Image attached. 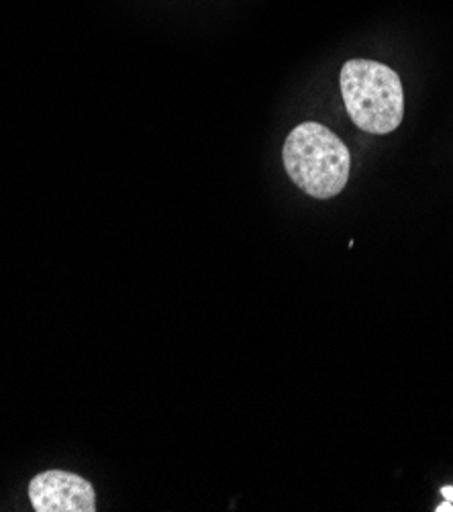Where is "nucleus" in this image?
I'll use <instances>...</instances> for the list:
<instances>
[{
  "label": "nucleus",
  "mask_w": 453,
  "mask_h": 512,
  "mask_svg": "<svg viewBox=\"0 0 453 512\" xmlns=\"http://www.w3.org/2000/svg\"><path fill=\"white\" fill-rule=\"evenodd\" d=\"M288 178L309 196L327 200L345 188L351 156L345 143L325 125L307 121L294 127L282 149Z\"/></svg>",
  "instance_id": "obj_1"
},
{
  "label": "nucleus",
  "mask_w": 453,
  "mask_h": 512,
  "mask_svg": "<svg viewBox=\"0 0 453 512\" xmlns=\"http://www.w3.org/2000/svg\"><path fill=\"white\" fill-rule=\"evenodd\" d=\"M345 109L362 131L386 135L405 117V92L400 76L372 60H349L339 76Z\"/></svg>",
  "instance_id": "obj_2"
},
{
  "label": "nucleus",
  "mask_w": 453,
  "mask_h": 512,
  "mask_svg": "<svg viewBox=\"0 0 453 512\" xmlns=\"http://www.w3.org/2000/svg\"><path fill=\"white\" fill-rule=\"evenodd\" d=\"M29 500L37 512H94L96 492L76 474L49 470L29 482Z\"/></svg>",
  "instance_id": "obj_3"
},
{
  "label": "nucleus",
  "mask_w": 453,
  "mask_h": 512,
  "mask_svg": "<svg viewBox=\"0 0 453 512\" xmlns=\"http://www.w3.org/2000/svg\"><path fill=\"white\" fill-rule=\"evenodd\" d=\"M439 492H441V496H443L445 500L453 502V486H443Z\"/></svg>",
  "instance_id": "obj_4"
},
{
  "label": "nucleus",
  "mask_w": 453,
  "mask_h": 512,
  "mask_svg": "<svg viewBox=\"0 0 453 512\" xmlns=\"http://www.w3.org/2000/svg\"><path fill=\"white\" fill-rule=\"evenodd\" d=\"M435 512H453V502L445 500L443 504H439V506L435 508Z\"/></svg>",
  "instance_id": "obj_5"
}]
</instances>
